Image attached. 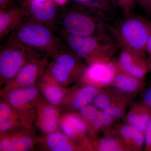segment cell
<instances>
[{
  "mask_svg": "<svg viewBox=\"0 0 151 151\" xmlns=\"http://www.w3.org/2000/svg\"><path fill=\"white\" fill-rule=\"evenodd\" d=\"M30 1H35L43 2L45 1H48V0H30Z\"/></svg>",
  "mask_w": 151,
  "mask_h": 151,
  "instance_id": "e575fe53",
  "label": "cell"
},
{
  "mask_svg": "<svg viewBox=\"0 0 151 151\" xmlns=\"http://www.w3.org/2000/svg\"><path fill=\"white\" fill-rule=\"evenodd\" d=\"M57 5L63 6L66 4L68 0H52Z\"/></svg>",
  "mask_w": 151,
  "mask_h": 151,
  "instance_id": "d6a6232c",
  "label": "cell"
},
{
  "mask_svg": "<svg viewBox=\"0 0 151 151\" xmlns=\"http://www.w3.org/2000/svg\"><path fill=\"white\" fill-rule=\"evenodd\" d=\"M59 129L70 139L92 151L93 139L89 134L86 122L77 112L63 111L59 119Z\"/></svg>",
  "mask_w": 151,
  "mask_h": 151,
  "instance_id": "ba28073f",
  "label": "cell"
},
{
  "mask_svg": "<svg viewBox=\"0 0 151 151\" xmlns=\"http://www.w3.org/2000/svg\"><path fill=\"white\" fill-rule=\"evenodd\" d=\"M144 12L151 16V0H136Z\"/></svg>",
  "mask_w": 151,
  "mask_h": 151,
  "instance_id": "f1b7e54d",
  "label": "cell"
},
{
  "mask_svg": "<svg viewBox=\"0 0 151 151\" xmlns=\"http://www.w3.org/2000/svg\"><path fill=\"white\" fill-rule=\"evenodd\" d=\"M151 118L150 114L147 113L142 107L137 104L133 106L127 113L126 119L127 124L132 125L144 133Z\"/></svg>",
  "mask_w": 151,
  "mask_h": 151,
  "instance_id": "7402d4cb",
  "label": "cell"
},
{
  "mask_svg": "<svg viewBox=\"0 0 151 151\" xmlns=\"http://www.w3.org/2000/svg\"><path fill=\"white\" fill-rule=\"evenodd\" d=\"M118 135L129 150H140L145 145L144 133L130 124H124L120 127Z\"/></svg>",
  "mask_w": 151,
  "mask_h": 151,
  "instance_id": "44dd1931",
  "label": "cell"
},
{
  "mask_svg": "<svg viewBox=\"0 0 151 151\" xmlns=\"http://www.w3.org/2000/svg\"><path fill=\"white\" fill-rule=\"evenodd\" d=\"M39 55L17 42L9 39L0 50V84L2 87L12 80L31 59Z\"/></svg>",
  "mask_w": 151,
  "mask_h": 151,
  "instance_id": "8992f818",
  "label": "cell"
},
{
  "mask_svg": "<svg viewBox=\"0 0 151 151\" xmlns=\"http://www.w3.org/2000/svg\"><path fill=\"white\" fill-rule=\"evenodd\" d=\"M99 116L105 129L111 127V125L113 124L114 120H115L112 117L109 116L108 114L105 113L103 111H99Z\"/></svg>",
  "mask_w": 151,
  "mask_h": 151,
  "instance_id": "4316f807",
  "label": "cell"
},
{
  "mask_svg": "<svg viewBox=\"0 0 151 151\" xmlns=\"http://www.w3.org/2000/svg\"><path fill=\"white\" fill-rule=\"evenodd\" d=\"M145 53L148 55L149 57L151 58V35L146 44Z\"/></svg>",
  "mask_w": 151,
  "mask_h": 151,
  "instance_id": "1f68e13d",
  "label": "cell"
},
{
  "mask_svg": "<svg viewBox=\"0 0 151 151\" xmlns=\"http://www.w3.org/2000/svg\"><path fill=\"white\" fill-rule=\"evenodd\" d=\"M143 100L147 106L151 108V88L146 90L143 96Z\"/></svg>",
  "mask_w": 151,
  "mask_h": 151,
  "instance_id": "f546056e",
  "label": "cell"
},
{
  "mask_svg": "<svg viewBox=\"0 0 151 151\" xmlns=\"http://www.w3.org/2000/svg\"><path fill=\"white\" fill-rule=\"evenodd\" d=\"M144 134L145 145L150 148L151 147V118L147 124Z\"/></svg>",
  "mask_w": 151,
  "mask_h": 151,
  "instance_id": "83f0119b",
  "label": "cell"
},
{
  "mask_svg": "<svg viewBox=\"0 0 151 151\" xmlns=\"http://www.w3.org/2000/svg\"><path fill=\"white\" fill-rule=\"evenodd\" d=\"M110 31L119 47L145 56L146 44L151 35V22L148 19L131 14L110 28Z\"/></svg>",
  "mask_w": 151,
  "mask_h": 151,
  "instance_id": "3957f363",
  "label": "cell"
},
{
  "mask_svg": "<svg viewBox=\"0 0 151 151\" xmlns=\"http://www.w3.org/2000/svg\"><path fill=\"white\" fill-rule=\"evenodd\" d=\"M16 41L40 56L53 58L66 49L48 26L26 16L11 33Z\"/></svg>",
  "mask_w": 151,
  "mask_h": 151,
  "instance_id": "6da1fadb",
  "label": "cell"
},
{
  "mask_svg": "<svg viewBox=\"0 0 151 151\" xmlns=\"http://www.w3.org/2000/svg\"><path fill=\"white\" fill-rule=\"evenodd\" d=\"M13 0H0V10L4 9L11 6Z\"/></svg>",
  "mask_w": 151,
  "mask_h": 151,
  "instance_id": "4dcf8cb0",
  "label": "cell"
},
{
  "mask_svg": "<svg viewBox=\"0 0 151 151\" xmlns=\"http://www.w3.org/2000/svg\"><path fill=\"white\" fill-rule=\"evenodd\" d=\"M99 111L100 110L91 104L81 108L77 112L87 125L98 117Z\"/></svg>",
  "mask_w": 151,
  "mask_h": 151,
  "instance_id": "d4e9b609",
  "label": "cell"
},
{
  "mask_svg": "<svg viewBox=\"0 0 151 151\" xmlns=\"http://www.w3.org/2000/svg\"><path fill=\"white\" fill-rule=\"evenodd\" d=\"M38 85L44 100L59 108L69 88L61 86L45 74Z\"/></svg>",
  "mask_w": 151,
  "mask_h": 151,
  "instance_id": "d6986e66",
  "label": "cell"
},
{
  "mask_svg": "<svg viewBox=\"0 0 151 151\" xmlns=\"http://www.w3.org/2000/svg\"><path fill=\"white\" fill-rule=\"evenodd\" d=\"M58 17L60 29L76 36L107 35L104 19L78 6L65 10Z\"/></svg>",
  "mask_w": 151,
  "mask_h": 151,
  "instance_id": "277c9868",
  "label": "cell"
},
{
  "mask_svg": "<svg viewBox=\"0 0 151 151\" xmlns=\"http://www.w3.org/2000/svg\"><path fill=\"white\" fill-rule=\"evenodd\" d=\"M45 74L64 87H70L78 83L86 66L81 59L67 49L52 58Z\"/></svg>",
  "mask_w": 151,
  "mask_h": 151,
  "instance_id": "5b68a950",
  "label": "cell"
},
{
  "mask_svg": "<svg viewBox=\"0 0 151 151\" xmlns=\"http://www.w3.org/2000/svg\"><path fill=\"white\" fill-rule=\"evenodd\" d=\"M60 108L48 103L43 98L35 106V127L42 134H47L59 129Z\"/></svg>",
  "mask_w": 151,
  "mask_h": 151,
  "instance_id": "5bb4252c",
  "label": "cell"
},
{
  "mask_svg": "<svg viewBox=\"0 0 151 151\" xmlns=\"http://www.w3.org/2000/svg\"><path fill=\"white\" fill-rule=\"evenodd\" d=\"M93 150L127 151L129 150L122 140L116 136H107L96 140H93Z\"/></svg>",
  "mask_w": 151,
  "mask_h": 151,
  "instance_id": "603a6c76",
  "label": "cell"
},
{
  "mask_svg": "<svg viewBox=\"0 0 151 151\" xmlns=\"http://www.w3.org/2000/svg\"><path fill=\"white\" fill-rule=\"evenodd\" d=\"M112 4L122 9L124 16L132 14L133 9L137 4L136 0H110Z\"/></svg>",
  "mask_w": 151,
  "mask_h": 151,
  "instance_id": "484cf974",
  "label": "cell"
},
{
  "mask_svg": "<svg viewBox=\"0 0 151 151\" xmlns=\"http://www.w3.org/2000/svg\"><path fill=\"white\" fill-rule=\"evenodd\" d=\"M101 89L93 85L78 82L69 87L60 108L62 111L77 112L92 104Z\"/></svg>",
  "mask_w": 151,
  "mask_h": 151,
  "instance_id": "8fae6325",
  "label": "cell"
},
{
  "mask_svg": "<svg viewBox=\"0 0 151 151\" xmlns=\"http://www.w3.org/2000/svg\"><path fill=\"white\" fill-rule=\"evenodd\" d=\"M117 66V72L111 84L114 90L126 96L136 94L140 89L143 79L129 75Z\"/></svg>",
  "mask_w": 151,
  "mask_h": 151,
  "instance_id": "ffe728a7",
  "label": "cell"
},
{
  "mask_svg": "<svg viewBox=\"0 0 151 151\" xmlns=\"http://www.w3.org/2000/svg\"><path fill=\"white\" fill-rule=\"evenodd\" d=\"M1 97L12 108L22 111L35 110L42 98L38 84L13 89Z\"/></svg>",
  "mask_w": 151,
  "mask_h": 151,
  "instance_id": "4fadbf2b",
  "label": "cell"
},
{
  "mask_svg": "<svg viewBox=\"0 0 151 151\" xmlns=\"http://www.w3.org/2000/svg\"><path fill=\"white\" fill-rule=\"evenodd\" d=\"M49 58L37 57L29 60L12 80L2 87L1 97L13 89L38 84L48 67Z\"/></svg>",
  "mask_w": 151,
  "mask_h": 151,
  "instance_id": "52a82bcc",
  "label": "cell"
},
{
  "mask_svg": "<svg viewBox=\"0 0 151 151\" xmlns=\"http://www.w3.org/2000/svg\"><path fill=\"white\" fill-rule=\"evenodd\" d=\"M36 146L43 151H86L84 147L70 139L59 129L37 136Z\"/></svg>",
  "mask_w": 151,
  "mask_h": 151,
  "instance_id": "9a60e30c",
  "label": "cell"
},
{
  "mask_svg": "<svg viewBox=\"0 0 151 151\" xmlns=\"http://www.w3.org/2000/svg\"><path fill=\"white\" fill-rule=\"evenodd\" d=\"M117 70L116 61L109 60L95 61L86 66L79 82L101 89L112 84Z\"/></svg>",
  "mask_w": 151,
  "mask_h": 151,
  "instance_id": "30bf717a",
  "label": "cell"
},
{
  "mask_svg": "<svg viewBox=\"0 0 151 151\" xmlns=\"http://www.w3.org/2000/svg\"><path fill=\"white\" fill-rule=\"evenodd\" d=\"M57 6L52 0L43 2L27 0L24 8L27 16L48 26L53 24L57 19Z\"/></svg>",
  "mask_w": 151,
  "mask_h": 151,
  "instance_id": "e0dca14e",
  "label": "cell"
},
{
  "mask_svg": "<svg viewBox=\"0 0 151 151\" xmlns=\"http://www.w3.org/2000/svg\"><path fill=\"white\" fill-rule=\"evenodd\" d=\"M113 93L103 91L102 89L94 97L92 104L100 111H103L111 104L113 97Z\"/></svg>",
  "mask_w": 151,
  "mask_h": 151,
  "instance_id": "cb8c5ba5",
  "label": "cell"
},
{
  "mask_svg": "<svg viewBox=\"0 0 151 151\" xmlns=\"http://www.w3.org/2000/svg\"><path fill=\"white\" fill-rule=\"evenodd\" d=\"M27 13L24 8L9 7L0 10V39L11 33L21 22Z\"/></svg>",
  "mask_w": 151,
  "mask_h": 151,
  "instance_id": "ac0fdd59",
  "label": "cell"
},
{
  "mask_svg": "<svg viewBox=\"0 0 151 151\" xmlns=\"http://www.w3.org/2000/svg\"><path fill=\"white\" fill-rule=\"evenodd\" d=\"M60 37L73 52L88 64L95 61L111 60L119 48L114 39L107 35L80 36L59 30Z\"/></svg>",
  "mask_w": 151,
  "mask_h": 151,
  "instance_id": "7a4b0ae2",
  "label": "cell"
},
{
  "mask_svg": "<svg viewBox=\"0 0 151 151\" xmlns=\"http://www.w3.org/2000/svg\"><path fill=\"white\" fill-rule=\"evenodd\" d=\"M35 119V109L22 111L12 107L4 100L0 103V133L32 125Z\"/></svg>",
  "mask_w": 151,
  "mask_h": 151,
  "instance_id": "7c38bea8",
  "label": "cell"
},
{
  "mask_svg": "<svg viewBox=\"0 0 151 151\" xmlns=\"http://www.w3.org/2000/svg\"><path fill=\"white\" fill-rule=\"evenodd\" d=\"M116 61L120 69L139 79H143L148 70L144 55L129 50L122 49Z\"/></svg>",
  "mask_w": 151,
  "mask_h": 151,
  "instance_id": "2e32d148",
  "label": "cell"
},
{
  "mask_svg": "<svg viewBox=\"0 0 151 151\" xmlns=\"http://www.w3.org/2000/svg\"><path fill=\"white\" fill-rule=\"evenodd\" d=\"M35 127L32 125L0 133V151H28L36 146Z\"/></svg>",
  "mask_w": 151,
  "mask_h": 151,
  "instance_id": "9c48e42d",
  "label": "cell"
},
{
  "mask_svg": "<svg viewBox=\"0 0 151 151\" xmlns=\"http://www.w3.org/2000/svg\"><path fill=\"white\" fill-rule=\"evenodd\" d=\"M71 1L76 4L78 5V6H82L87 1V0H71Z\"/></svg>",
  "mask_w": 151,
  "mask_h": 151,
  "instance_id": "836d02e7",
  "label": "cell"
}]
</instances>
